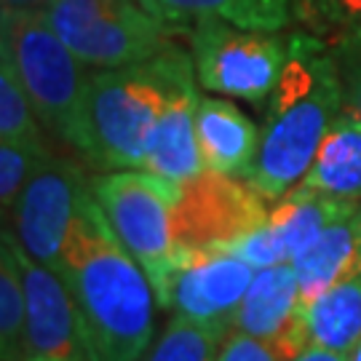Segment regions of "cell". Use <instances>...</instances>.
<instances>
[{
	"label": "cell",
	"mask_w": 361,
	"mask_h": 361,
	"mask_svg": "<svg viewBox=\"0 0 361 361\" xmlns=\"http://www.w3.org/2000/svg\"><path fill=\"white\" fill-rule=\"evenodd\" d=\"M94 361H140L155 340L153 281L107 222L94 193L83 198L62 262Z\"/></svg>",
	"instance_id": "6da1fadb"
},
{
	"label": "cell",
	"mask_w": 361,
	"mask_h": 361,
	"mask_svg": "<svg viewBox=\"0 0 361 361\" xmlns=\"http://www.w3.org/2000/svg\"><path fill=\"white\" fill-rule=\"evenodd\" d=\"M345 86L335 51L305 30L289 35V56L262 123V142L246 182L268 201L284 198L308 174L324 134L343 113Z\"/></svg>",
	"instance_id": "7a4b0ae2"
},
{
	"label": "cell",
	"mask_w": 361,
	"mask_h": 361,
	"mask_svg": "<svg viewBox=\"0 0 361 361\" xmlns=\"http://www.w3.org/2000/svg\"><path fill=\"white\" fill-rule=\"evenodd\" d=\"M177 43L137 65L94 70L89 78L80 158L97 171L145 169L166 102Z\"/></svg>",
	"instance_id": "3957f363"
},
{
	"label": "cell",
	"mask_w": 361,
	"mask_h": 361,
	"mask_svg": "<svg viewBox=\"0 0 361 361\" xmlns=\"http://www.w3.org/2000/svg\"><path fill=\"white\" fill-rule=\"evenodd\" d=\"M0 43L11 51L40 126L80 153L89 65L56 35L43 8H3Z\"/></svg>",
	"instance_id": "277c9868"
},
{
	"label": "cell",
	"mask_w": 361,
	"mask_h": 361,
	"mask_svg": "<svg viewBox=\"0 0 361 361\" xmlns=\"http://www.w3.org/2000/svg\"><path fill=\"white\" fill-rule=\"evenodd\" d=\"M43 13L78 59L94 70L145 62L188 32L137 0H51Z\"/></svg>",
	"instance_id": "5b68a950"
},
{
	"label": "cell",
	"mask_w": 361,
	"mask_h": 361,
	"mask_svg": "<svg viewBox=\"0 0 361 361\" xmlns=\"http://www.w3.org/2000/svg\"><path fill=\"white\" fill-rule=\"evenodd\" d=\"M91 193L158 292L177 252L174 207L180 182L164 180L147 169H116L91 174Z\"/></svg>",
	"instance_id": "8992f818"
},
{
	"label": "cell",
	"mask_w": 361,
	"mask_h": 361,
	"mask_svg": "<svg viewBox=\"0 0 361 361\" xmlns=\"http://www.w3.org/2000/svg\"><path fill=\"white\" fill-rule=\"evenodd\" d=\"M188 38L204 91L246 102L271 99L289 56V35L244 30L207 16L190 25Z\"/></svg>",
	"instance_id": "52a82bcc"
},
{
	"label": "cell",
	"mask_w": 361,
	"mask_h": 361,
	"mask_svg": "<svg viewBox=\"0 0 361 361\" xmlns=\"http://www.w3.org/2000/svg\"><path fill=\"white\" fill-rule=\"evenodd\" d=\"M238 180L204 169L193 180L180 182L174 207L177 249H225L268 222L271 201Z\"/></svg>",
	"instance_id": "ba28073f"
},
{
	"label": "cell",
	"mask_w": 361,
	"mask_h": 361,
	"mask_svg": "<svg viewBox=\"0 0 361 361\" xmlns=\"http://www.w3.org/2000/svg\"><path fill=\"white\" fill-rule=\"evenodd\" d=\"M257 268L231 249H177L158 286V308L231 326Z\"/></svg>",
	"instance_id": "9c48e42d"
},
{
	"label": "cell",
	"mask_w": 361,
	"mask_h": 361,
	"mask_svg": "<svg viewBox=\"0 0 361 361\" xmlns=\"http://www.w3.org/2000/svg\"><path fill=\"white\" fill-rule=\"evenodd\" d=\"M89 190L91 177L75 161L49 153L11 209V231L30 257L59 268L67 235Z\"/></svg>",
	"instance_id": "30bf717a"
},
{
	"label": "cell",
	"mask_w": 361,
	"mask_h": 361,
	"mask_svg": "<svg viewBox=\"0 0 361 361\" xmlns=\"http://www.w3.org/2000/svg\"><path fill=\"white\" fill-rule=\"evenodd\" d=\"M13 233V231H11ZM27 297V348L30 356L94 361L83 319L65 276L32 259L13 235Z\"/></svg>",
	"instance_id": "8fae6325"
},
{
	"label": "cell",
	"mask_w": 361,
	"mask_h": 361,
	"mask_svg": "<svg viewBox=\"0 0 361 361\" xmlns=\"http://www.w3.org/2000/svg\"><path fill=\"white\" fill-rule=\"evenodd\" d=\"M198 78H195L193 54L182 46L174 49L171 75H169L166 102L155 123L145 169L171 182L193 180L204 171V158L195 134V110H198Z\"/></svg>",
	"instance_id": "7c38bea8"
},
{
	"label": "cell",
	"mask_w": 361,
	"mask_h": 361,
	"mask_svg": "<svg viewBox=\"0 0 361 361\" xmlns=\"http://www.w3.org/2000/svg\"><path fill=\"white\" fill-rule=\"evenodd\" d=\"M195 134L201 158L209 171L246 180L262 142V129L246 118L231 99L201 97L195 110Z\"/></svg>",
	"instance_id": "4fadbf2b"
},
{
	"label": "cell",
	"mask_w": 361,
	"mask_h": 361,
	"mask_svg": "<svg viewBox=\"0 0 361 361\" xmlns=\"http://www.w3.org/2000/svg\"><path fill=\"white\" fill-rule=\"evenodd\" d=\"M300 284L292 262H279L259 268L235 310L233 329L246 332L268 343L271 348L281 345L300 322Z\"/></svg>",
	"instance_id": "5bb4252c"
},
{
	"label": "cell",
	"mask_w": 361,
	"mask_h": 361,
	"mask_svg": "<svg viewBox=\"0 0 361 361\" xmlns=\"http://www.w3.org/2000/svg\"><path fill=\"white\" fill-rule=\"evenodd\" d=\"M316 193L361 204V121L340 113L324 134L308 174L300 182Z\"/></svg>",
	"instance_id": "9a60e30c"
},
{
	"label": "cell",
	"mask_w": 361,
	"mask_h": 361,
	"mask_svg": "<svg viewBox=\"0 0 361 361\" xmlns=\"http://www.w3.org/2000/svg\"><path fill=\"white\" fill-rule=\"evenodd\" d=\"M356 212L335 219L332 225H326L316 235V241L292 259V268L297 273V284H300L302 308L308 302H313L324 289L337 284L348 273L359 271L361 244H359Z\"/></svg>",
	"instance_id": "2e32d148"
},
{
	"label": "cell",
	"mask_w": 361,
	"mask_h": 361,
	"mask_svg": "<svg viewBox=\"0 0 361 361\" xmlns=\"http://www.w3.org/2000/svg\"><path fill=\"white\" fill-rule=\"evenodd\" d=\"M300 322L308 345L350 356V350L361 343V268L308 302Z\"/></svg>",
	"instance_id": "e0dca14e"
},
{
	"label": "cell",
	"mask_w": 361,
	"mask_h": 361,
	"mask_svg": "<svg viewBox=\"0 0 361 361\" xmlns=\"http://www.w3.org/2000/svg\"><path fill=\"white\" fill-rule=\"evenodd\" d=\"M145 8L190 32L195 19H222L244 30L281 32L292 25V0H140Z\"/></svg>",
	"instance_id": "ac0fdd59"
},
{
	"label": "cell",
	"mask_w": 361,
	"mask_h": 361,
	"mask_svg": "<svg viewBox=\"0 0 361 361\" xmlns=\"http://www.w3.org/2000/svg\"><path fill=\"white\" fill-rule=\"evenodd\" d=\"M356 209H359V204L340 201V198L316 193L310 188L297 185L284 198L276 201V207L271 209V217H268V225H271L273 235L284 252V259L292 262L300 252H305L316 241V235L326 225H332L335 219L345 217V214H353Z\"/></svg>",
	"instance_id": "d6986e66"
},
{
	"label": "cell",
	"mask_w": 361,
	"mask_h": 361,
	"mask_svg": "<svg viewBox=\"0 0 361 361\" xmlns=\"http://www.w3.org/2000/svg\"><path fill=\"white\" fill-rule=\"evenodd\" d=\"M292 22L326 43L340 65L361 59V0H292Z\"/></svg>",
	"instance_id": "ffe728a7"
},
{
	"label": "cell",
	"mask_w": 361,
	"mask_h": 361,
	"mask_svg": "<svg viewBox=\"0 0 361 361\" xmlns=\"http://www.w3.org/2000/svg\"><path fill=\"white\" fill-rule=\"evenodd\" d=\"M27 297L13 233L3 228L0 241V361H27Z\"/></svg>",
	"instance_id": "44dd1931"
},
{
	"label": "cell",
	"mask_w": 361,
	"mask_h": 361,
	"mask_svg": "<svg viewBox=\"0 0 361 361\" xmlns=\"http://www.w3.org/2000/svg\"><path fill=\"white\" fill-rule=\"evenodd\" d=\"M228 332L231 326L193 322L188 316L171 313L169 324L140 361H217L219 345Z\"/></svg>",
	"instance_id": "7402d4cb"
},
{
	"label": "cell",
	"mask_w": 361,
	"mask_h": 361,
	"mask_svg": "<svg viewBox=\"0 0 361 361\" xmlns=\"http://www.w3.org/2000/svg\"><path fill=\"white\" fill-rule=\"evenodd\" d=\"M0 140H43L40 121L8 46L0 43Z\"/></svg>",
	"instance_id": "603a6c76"
},
{
	"label": "cell",
	"mask_w": 361,
	"mask_h": 361,
	"mask_svg": "<svg viewBox=\"0 0 361 361\" xmlns=\"http://www.w3.org/2000/svg\"><path fill=\"white\" fill-rule=\"evenodd\" d=\"M46 158L49 147L43 140H0V207L6 217Z\"/></svg>",
	"instance_id": "cb8c5ba5"
},
{
	"label": "cell",
	"mask_w": 361,
	"mask_h": 361,
	"mask_svg": "<svg viewBox=\"0 0 361 361\" xmlns=\"http://www.w3.org/2000/svg\"><path fill=\"white\" fill-rule=\"evenodd\" d=\"M225 249H231L238 257H244L246 262H249L252 268H257V271L259 268L279 265V262H286L284 252H281V246L276 241V235H273L268 222L255 228V231H249L246 235H241L238 241H233L231 246H225Z\"/></svg>",
	"instance_id": "d4e9b609"
},
{
	"label": "cell",
	"mask_w": 361,
	"mask_h": 361,
	"mask_svg": "<svg viewBox=\"0 0 361 361\" xmlns=\"http://www.w3.org/2000/svg\"><path fill=\"white\" fill-rule=\"evenodd\" d=\"M217 361H281L276 356V350L262 343L257 337L246 335V332H238V329H231L222 345H219Z\"/></svg>",
	"instance_id": "484cf974"
},
{
	"label": "cell",
	"mask_w": 361,
	"mask_h": 361,
	"mask_svg": "<svg viewBox=\"0 0 361 361\" xmlns=\"http://www.w3.org/2000/svg\"><path fill=\"white\" fill-rule=\"evenodd\" d=\"M343 67V86H345V102L343 110L361 121V59L345 62Z\"/></svg>",
	"instance_id": "4316f807"
},
{
	"label": "cell",
	"mask_w": 361,
	"mask_h": 361,
	"mask_svg": "<svg viewBox=\"0 0 361 361\" xmlns=\"http://www.w3.org/2000/svg\"><path fill=\"white\" fill-rule=\"evenodd\" d=\"M289 361H350L348 353H337V350L322 348V345H305V348L295 353Z\"/></svg>",
	"instance_id": "83f0119b"
},
{
	"label": "cell",
	"mask_w": 361,
	"mask_h": 361,
	"mask_svg": "<svg viewBox=\"0 0 361 361\" xmlns=\"http://www.w3.org/2000/svg\"><path fill=\"white\" fill-rule=\"evenodd\" d=\"M51 0H3V8H43Z\"/></svg>",
	"instance_id": "f1b7e54d"
},
{
	"label": "cell",
	"mask_w": 361,
	"mask_h": 361,
	"mask_svg": "<svg viewBox=\"0 0 361 361\" xmlns=\"http://www.w3.org/2000/svg\"><path fill=\"white\" fill-rule=\"evenodd\" d=\"M27 361H70V359H54V356H27Z\"/></svg>",
	"instance_id": "f546056e"
},
{
	"label": "cell",
	"mask_w": 361,
	"mask_h": 361,
	"mask_svg": "<svg viewBox=\"0 0 361 361\" xmlns=\"http://www.w3.org/2000/svg\"><path fill=\"white\" fill-rule=\"evenodd\" d=\"M356 225H359V244H361V204H359V212H356ZM359 268H361V252H359Z\"/></svg>",
	"instance_id": "4dcf8cb0"
},
{
	"label": "cell",
	"mask_w": 361,
	"mask_h": 361,
	"mask_svg": "<svg viewBox=\"0 0 361 361\" xmlns=\"http://www.w3.org/2000/svg\"><path fill=\"white\" fill-rule=\"evenodd\" d=\"M348 359H350V361H361V343H359V345H356L353 350H350Z\"/></svg>",
	"instance_id": "1f68e13d"
},
{
	"label": "cell",
	"mask_w": 361,
	"mask_h": 361,
	"mask_svg": "<svg viewBox=\"0 0 361 361\" xmlns=\"http://www.w3.org/2000/svg\"><path fill=\"white\" fill-rule=\"evenodd\" d=\"M137 3H140V0H137Z\"/></svg>",
	"instance_id": "d6a6232c"
}]
</instances>
